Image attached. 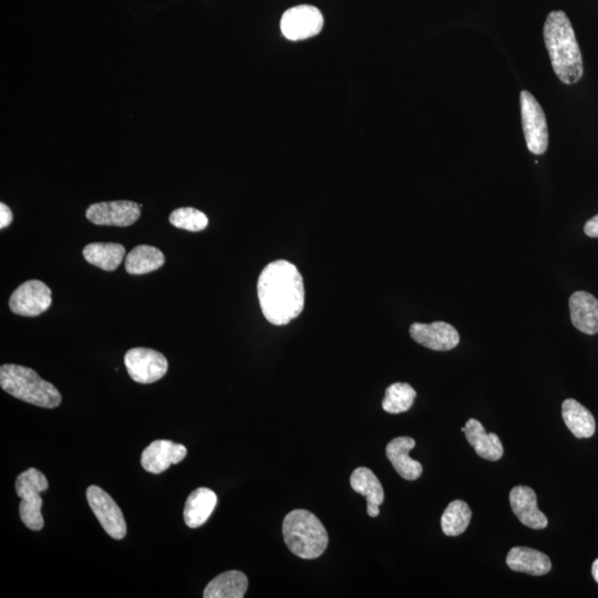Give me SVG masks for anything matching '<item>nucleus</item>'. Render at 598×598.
Wrapping results in <instances>:
<instances>
[{"label": "nucleus", "mask_w": 598, "mask_h": 598, "mask_svg": "<svg viewBox=\"0 0 598 598\" xmlns=\"http://www.w3.org/2000/svg\"><path fill=\"white\" fill-rule=\"evenodd\" d=\"M257 295L264 316L276 326L288 325L304 310V280L297 267L283 259L264 268L258 279Z\"/></svg>", "instance_id": "nucleus-1"}, {"label": "nucleus", "mask_w": 598, "mask_h": 598, "mask_svg": "<svg viewBox=\"0 0 598 598\" xmlns=\"http://www.w3.org/2000/svg\"><path fill=\"white\" fill-rule=\"evenodd\" d=\"M544 42L554 73L565 85H573L583 76V59L569 17L552 12L544 25Z\"/></svg>", "instance_id": "nucleus-2"}, {"label": "nucleus", "mask_w": 598, "mask_h": 598, "mask_svg": "<svg viewBox=\"0 0 598 598\" xmlns=\"http://www.w3.org/2000/svg\"><path fill=\"white\" fill-rule=\"evenodd\" d=\"M283 536L289 551L304 560L322 556L328 547V534L323 523L306 510H294L286 516Z\"/></svg>", "instance_id": "nucleus-3"}, {"label": "nucleus", "mask_w": 598, "mask_h": 598, "mask_svg": "<svg viewBox=\"0 0 598 598\" xmlns=\"http://www.w3.org/2000/svg\"><path fill=\"white\" fill-rule=\"evenodd\" d=\"M0 386L12 397L42 408H57L63 400L54 385L43 380L33 369L19 364H3Z\"/></svg>", "instance_id": "nucleus-4"}, {"label": "nucleus", "mask_w": 598, "mask_h": 598, "mask_svg": "<svg viewBox=\"0 0 598 598\" xmlns=\"http://www.w3.org/2000/svg\"><path fill=\"white\" fill-rule=\"evenodd\" d=\"M16 494L21 499L19 516L24 525L33 531H41L45 525L42 514V492L48 490L45 474L34 468L26 470L16 480Z\"/></svg>", "instance_id": "nucleus-5"}, {"label": "nucleus", "mask_w": 598, "mask_h": 598, "mask_svg": "<svg viewBox=\"0 0 598 598\" xmlns=\"http://www.w3.org/2000/svg\"><path fill=\"white\" fill-rule=\"evenodd\" d=\"M520 98L527 149L536 156L543 155L548 145V123L543 109L529 91L523 90Z\"/></svg>", "instance_id": "nucleus-6"}, {"label": "nucleus", "mask_w": 598, "mask_h": 598, "mask_svg": "<svg viewBox=\"0 0 598 598\" xmlns=\"http://www.w3.org/2000/svg\"><path fill=\"white\" fill-rule=\"evenodd\" d=\"M125 364L130 377L138 384H153L165 376L169 364L159 351L134 349L125 356Z\"/></svg>", "instance_id": "nucleus-7"}, {"label": "nucleus", "mask_w": 598, "mask_h": 598, "mask_svg": "<svg viewBox=\"0 0 598 598\" xmlns=\"http://www.w3.org/2000/svg\"><path fill=\"white\" fill-rule=\"evenodd\" d=\"M87 500L101 526L114 540L125 539L126 523L119 505L107 492L96 486L87 490Z\"/></svg>", "instance_id": "nucleus-8"}, {"label": "nucleus", "mask_w": 598, "mask_h": 598, "mask_svg": "<svg viewBox=\"0 0 598 598\" xmlns=\"http://www.w3.org/2000/svg\"><path fill=\"white\" fill-rule=\"evenodd\" d=\"M51 303V289L42 281L33 280L25 281L12 293L10 309L16 315L36 318L45 313Z\"/></svg>", "instance_id": "nucleus-9"}, {"label": "nucleus", "mask_w": 598, "mask_h": 598, "mask_svg": "<svg viewBox=\"0 0 598 598\" xmlns=\"http://www.w3.org/2000/svg\"><path fill=\"white\" fill-rule=\"evenodd\" d=\"M324 19L318 8L302 5L285 12L280 20V30L289 41H304L316 36L323 29Z\"/></svg>", "instance_id": "nucleus-10"}, {"label": "nucleus", "mask_w": 598, "mask_h": 598, "mask_svg": "<svg viewBox=\"0 0 598 598\" xmlns=\"http://www.w3.org/2000/svg\"><path fill=\"white\" fill-rule=\"evenodd\" d=\"M140 209L131 201L101 202L90 205L86 217L96 226L126 227L138 221Z\"/></svg>", "instance_id": "nucleus-11"}, {"label": "nucleus", "mask_w": 598, "mask_h": 598, "mask_svg": "<svg viewBox=\"0 0 598 598\" xmlns=\"http://www.w3.org/2000/svg\"><path fill=\"white\" fill-rule=\"evenodd\" d=\"M410 335L418 344L437 351L454 349L460 342L458 331L452 325L444 322L412 324Z\"/></svg>", "instance_id": "nucleus-12"}, {"label": "nucleus", "mask_w": 598, "mask_h": 598, "mask_svg": "<svg viewBox=\"0 0 598 598\" xmlns=\"http://www.w3.org/2000/svg\"><path fill=\"white\" fill-rule=\"evenodd\" d=\"M187 455V448L182 444L169 440H157L142 452L141 464L145 472L159 474L168 470L171 465L181 463Z\"/></svg>", "instance_id": "nucleus-13"}, {"label": "nucleus", "mask_w": 598, "mask_h": 598, "mask_svg": "<svg viewBox=\"0 0 598 598\" xmlns=\"http://www.w3.org/2000/svg\"><path fill=\"white\" fill-rule=\"evenodd\" d=\"M512 511L522 525L530 529L543 530L548 526V518L538 508V498L529 487L518 486L510 492Z\"/></svg>", "instance_id": "nucleus-14"}, {"label": "nucleus", "mask_w": 598, "mask_h": 598, "mask_svg": "<svg viewBox=\"0 0 598 598\" xmlns=\"http://www.w3.org/2000/svg\"><path fill=\"white\" fill-rule=\"evenodd\" d=\"M416 447L415 439L398 437L387 444L386 456L391 464L404 480L415 481L419 479L424 468L420 463L409 456V452Z\"/></svg>", "instance_id": "nucleus-15"}, {"label": "nucleus", "mask_w": 598, "mask_h": 598, "mask_svg": "<svg viewBox=\"0 0 598 598\" xmlns=\"http://www.w3.org/2000/svg\"><path fill=\"white\" fill-rule=\"evenodd\" d=\"M571 324L586 335L598 333V299L592 294L576 292L570 298Z\"/></svg>", "instance_id": "nucleus-16"}, {"label": "nucleus", "mask_w": 598, "mask_h": 598, "mask_svg": "<svg viewBox=\"0 0 598 598\" xmlns=\"http://www.w3.org/2000/svg\"><path fill=\"white\" fill-rule=\"evenodd\" d=\"M350 486L355 492L366 498L368 516H380V505L384 503L385 492L376 474L371 469L357 468L351 473Z\"/></svg>", "instance_id": "nucleus-17"}, {"label": "nucleus", "mask_w": 598, "mask_h": 598, "mask_svg": "<svg viewBox=\"0 0 598 598\" xmlns=\"http://www.w3.org/2000/svg\"><path fill=\"white\" fill-rule=\"evenodd\" d=\"M218 495L208 487H199L193 491L184 507V521L191 529H197L209 520L217 508Z\"/></svg>", "instance_id": "nucleus-18"}, {"label": "nucleus", "mask_w": 598, "mask_h": 598, "mask_svg": "<svg viewBox=\"0 0 598 598\" xmlns=\"http://www.w3.org/2000/svg\"><path fill=\"white\" fill-rule=\"evenodd\" d=\"M464 434L470 446L482 459L498 461L502 458L504 452L502 442L495 433H487L480 421L470 419L465 424Z\"/></svg>", "instance_id": "nucleus-19"}, {"label": "nucleus", "mask_w": 598, "mask_h": 598, "mask_svg": "<svg viewBox=\"0 0 598 598\" xmlns=\"http://www.w3.org/2000/svg\"><path fill=\"white\" fill-rule=\"evenodd\" d=\"M507 564L514 571L533 576H542L552 570L548 556L530 548H513L508 554Z\"/></svg>", "instance_id": "nucleus-20"}, {"label": "nucleus", "mask_w": 598, "mask_h": 598, "mask_svg": "<svg viewBox=\"0 0 598 598\" xmlns=\"http://www.w3.org/2000/svg\"><path fill=\"white\" fill-rule=\"evenodd\" d=\"M249 587L248 576L240 571H228L211 580L204 598H243Z\"/></svg>", "instance_id": "nucleus-21"}, {"label": "nucleus", "mask_w": 598, "mask_h": 598, "mask_svg": "<svg viewBox=\"0 0 598 598\" xmlns=\"http://www.w3.org/2000/svg\"><path fill=\"white\" fill-rule=\"evenodd\" d=\"M562 416L567 428L576 438H591L595 433L596 424L592 412L575 399H566L563 402Z\"/></svg>", "instance_id": "nucleus-22"}, {"label": "nucleus", "mask_w": 598, "mask_h": 598, "mask_svg": "<svg viewBox=\"0 0 598 598\" xmlns=\"http://www.w3.org/2000/svg\"><path fill=\"white\" fill-rule=\"evenodd\" d=\"M125 255V246L117 243H92L83 249V257L88 263L107 272L116 271Z\"/></svg>", "instance_id": "nucleus-23"}, {"label": "nucleus", "mask_w": 598, "mask_h": 598, "mask_svg": "<svg viewBox=\"0 0 598 598\" xmlns=\"http://www.w3.org/2000/svg\"><path fill=\"white\" fill-rule=\"evenodd\" d=\"M165 254L150 245H139L126 255V270L131 275H143L165 265Z\"/></svg>", "instance_id": "nucleus-24"}, {"label": "nucleus", "mask_w": 598, "mask_h": 598, "mask_svg": "<svg viewBox=\"0 0 598 598\" xmlns=\"http://www.w3.org/2000/svg\"><path fill=\"white\" fill-rule=\"evenodd\" d=\"M472 512L464 501L456 500L444 510L441 518L443 533L458 536L464 533L472 521Z\"/></svg>", "instance_id": "nucleus-25"}, {"label": "nucleus", "mask_w": 598, "mask_h": 598, "mask_svg": "<svg viewBox=\"0 0 598 598\" xmlns=\"http://www.w3.org/2000/svg\"><path fill=\"white\" fill-rule=\"evenodd\" d=\"M416 395V390L410 385L395 382L387 388L385 398L382 400V408L391 415H399L412 407Z\"/></svg>", "instance_id": "nucleus-26"}, {"label": "nucleus", "mask_w": 598, "mask_h": 598, "mask_svg": "<svg viewBox=\"0 0 598 598\" xmlns=\"http://www.w3.org/2000/svg\"><path fill=\"white\" fill-rule=\"evenodd\" d=\"M170 223L181 230L200 232L209 226V218L199 210L181 208L171 213Z\"/></svg>", "instance_id": "nucleus-27"}, {"label": "nucleus", "mask_w": 598, "mask_h": 598, "mask_svg": "<svg viewBox=\"0 0 598 598\" xmlns=\"http://www.w3.org/2000/svg\"><path fill=\"white\" fill-rule=\"evenodd\" d=\"M12 219V213L10 208L5 203H0V228H6L11 226Z\"/></svg>", "instance_id": "nucleus-28"}, {"label": "nucleus", "mask_w": 598, "mask_h": 598, "mask_svg": "<svg viewBox=\"0 0 598 598\" xmlns=\"http://www.w3.org/2000/svg\"><path fill=\"white\" fill-rule=\"evenodd\" d=\"M585 234L594 239H598V214L595 217L588 219L584 226Z\"/></svg>", "instance_id": "nucleus-29"}, {"label": "nucleus", "mask_w": 598, "mask_h": 598, "mask_svg": "<svg viewBox=\"0 0 598 598\" xmlns=\"http://www.w3.org/2000/svg\"><path fill=\"white\" fill-rule=\"evenodd\" d=\"M592 574L594 579H595L596 582L598 583V558L595 562L593 563Z\"/></svg>", "instance_id": "nucleus-30"}]
</instances>
